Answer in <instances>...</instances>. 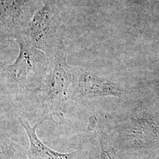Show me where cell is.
Instances as JSON below:
<instances>
[{"instance_id": "1", "label": "cell", "mask_w": 159, "mask_h": 159, "mask_svg": "<svg viewBox=\"0 0 159 159\" xmlns=\"http://www.w3.org/2000/svg\"><path fill=\"white\" fill-rule=\"evenodd\" d=\"M48 66L46 78L36 93L40 95L45 112L63 117L75 87L74 67L67 61V50L62 41L56 49L47 54Z\"/></svg>"}, {"instance_id": "2", "label": "cell", "mask_w": 159, "mask_h": 159, "mask_svg": "<svg viewBox=\"0 0 159 159\" xmlns=\"http://www.w3.org/2000/svg\"><path fill=\"white\" fill-rule=\"evenodd\" d=\"M19 52L10 64L1 66V76L8 87L16 91H39L46 78L48 61L44 52L16 38Z\"/></svg>"}, {"instance_id": "3", "label": "cell", "mask_w": 159, "mask_h": 159, "mask_svg": "<svg viewBox=\"0 0 159 159\" xmlns=\"http://www.w3.org/2000/svg\"><path fill=\"white\" fill-rule=\"evenodd\" d=\"M63 10L57 0H43L16 38L21 39L47 55L50 54L63 41L58 34L61 24Z\"/></svg>"}, {"instance_id": "4", "label": "cell", "mask_w": 159, "mask_h": 159, "mask_svg": "<svg viewBox=\"0 0 159 159\" xmlns=\"http://www.w3.org/2000/svg\"><path fill=\"white\" fill-rule=\"evenodd\" d=\"M43 0H0L1 40L15 39Z\"/></svg>"}, {"instance_id": "5", "label": "cell", "mask_w": 159, "mask_h": 159, "mask_svg": "<svg viewBox=\"0 0 159 159\" xmlns=\"http://www.w3.org/2000/svg\"><path fill=\"white\" fill-rule=\"evenodd\" d=\"M75 87L73 101L86 98L113 96L122 98L126 91L120 85L85 70L74 67Z\"/></svg>"}, {"instance_id": "6", "label": "cell", "mask_w": 159, "mask_h": 159, "mask_svg": "<svg viewBox=\"0 0 159 159\" xmlns=\"http://www.w3.org/2000/svg\"><path fill=\"white\" fill-rule=\"evenodd\" d=\"M20 125L25 131L30 142L28 152L29 159H76L78 157L77 152L71 153H60L47 146L42 142L37 134L36 130L40 123L34 126L30 125L26 118L19 119Z\"/></svg>"}, {"instance_id": "7", "label": "cell", "mask_w": 159, "mask_h": 159, "mask_svg": "<svg viewBox=\"0 0 159 159\" xmlns=\"http://www.w3.org/2000/svg\"><path fill=\"white\" fill-rule=\"evenodd\" d=\"M1 159H29L23 148L4 135H1Z\"/></svg>"}, {"instance_id": "8", "label": "cell", "mask_w": 159, "mask_h": 159, "mask_svg": "<svg viewBox=\"0 0 159 159\" xmlns=\"http://www.w3.org/2000/svg\"><path fill=\"white\" fill-rule=\"evenodd\" d=\"M98 134L101 149L100 159H120L110 142L107 133L102 127L98 129Z\"/></svg>"}, {"instance_id": "9", "label": "cell", "mask_w": 159, "mask_h": 159, "mask_svg": "<svg viewBox=\"0 0 159 159\" xmlns=\"http://www.w3.org/2000/svg\"><path fill=\"white\" fill-rule=\"evenodd\" d=\"M63 9L65 8H79L90 6L93 0H57Z\"/></svg>"}]
</instances>
